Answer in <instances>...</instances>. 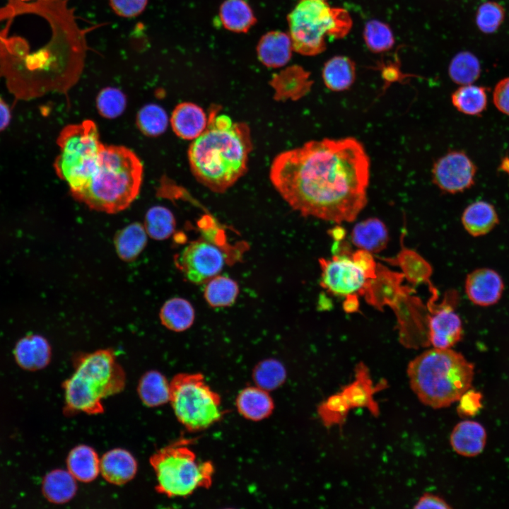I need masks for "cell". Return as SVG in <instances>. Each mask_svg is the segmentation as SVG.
Segmentation results:
<instances>
[{
    "mask_svg": "<svg viewBox=\"0 0 509 509\" xmlns=\"http://www.w3.org/2000/svg\"><path fill=\"white\" fill-rule=\"evenodd\" d=\"M293 44L289 35L272 31L264 35L257 47L260 62L269 67H281L290 59Z\"/></svg>",
    "mask_w": 509,
    "mask_h": 509,
    "instance_id": "21",
    "label": "cell"
},
{
    "mask_svg": "<svg viewBox=\"0 0 509 509\" xmlns=\"http://www.w3.org/2000/svg\"><path fill=\"white\" fill-rule=\"evenodd\" d=\"M136 123L143 134L147 136H158L166 130L168 117L160 106L148 104L138 112Z\"/></svg>",
    "mask_w": 509,
    "mask_h": 509,
    "instance_id": "35",
    "label": "cell"
},
{
    "mask_svg": "<svg viewBox=\"0 0 509 509\" xmlns=\"http://www.w3.org/2000/svg\"><path fill=\"white\" fill-rule=\"evenodd\" d=\"M252 148L250 130L224 114L211 112L206 129L193 140L188 160L196 179L211 191L223 193L247 170Z\"/></svg>",
    "mask_w": 509,
    "mask_h": 509,
    "instance_id": "2",
    "label": "cell"
},
{
    "mask_svg": "<svg viewBox=\"0 0 509 509\" xmlns=\"http://www.w3.org/2000/svg\"><path fill=\"white\" fill-rule=\"evenodd\" d=\"M137 392L141 402L149 407L159 406L170 402V382L157 370L148 371L141 376Z\"/></svg>",
    "mask_w": 509,
    "mask_h": 509,
    "instance_id": "29",
    "label": "cell"
},
{
    "mask_svg": "<svg viewBox=\"0 0 509 509\" xmlns=\"http://www.w3.org/2000/svg\"><path fill=\"white\" fill-rule=\"evenodd\" d=\"M496 108L509 115V77L501 80L496 86L493 94Z\"/></svg>",
    "mask_w": 509,
    "mask_h": 509,
    "instance_id": "43",
    "label": "cell"
},
{
    "mask_svg": "<svg viewBox=\"0 0 509 509\" xmlns=\"http://www.w3.org/2000/svg\"><path fill=\"white\" fill-rule=\"evenodd\" d=\"M370 164L356 139H324L278 154L269 177L301 215L341 223L354 221L367 204Z\"/></svg>",
    "mask_w": 509,
    "mask_h": 509,
    "instance_id": "1",
    "label": "cell"
},
{
    "mask_svg": "<svg viewBox=\"0 0 509 509\" xmlns=\"http://www.w3.org/2000/svg\"><path fill=\"white\" fill-rule=\"evenodd\" d=\"M20 1H30V0H20Z\"/></svg>",
    "mask_w": 509,
    "mask_h": 509,
    "instance_id": "47",
    "label": "cell"
},
{
    "mask_svg": "<svg viewBox=\"0 0 509 509\" xmlns=\"http://www.w3.org/2000/svg\"><path fill=\"white\" fill-rule=\"evenodd\" d=\"M321 1H325V0H321Z\"/></svg>",
    "mask_w": 509,
    "mask_h": 509,
    "instance_id": "48",
    "label": "cell"
},
{
    "mask_svg": "<svg viewBox=\"0 0 509 509\" xmlns=\"http://www.w3.org/2000/svg\"><path fill=\"white\" fill-rule=\"evenodd\" d=\"M322 78L329 90L336 92L346 90L356 78L355 64L347 57H334L324 64Z\"/></svg>",
    "mask_w": 509,
    "mask_h": 509,
    "instance_id": "27",
    "label": "cell"
},
{
    "mask_svg": "<svg viewBox=\"0 0 509 509\" xmlns=\"http://www.w3.org/2000/svg\"><path fill=\"white\" fill-rule=\"evenodd\" d=\"M59 153L54 163L57 176L64 181L72 194L88 183L104 144L96 124L90 119L69 124L59 134Z\"/></svg>",
    "mask_w": 509,
    "mask_h": 509,
    "instance_id": "8",
    "label": "cell"
},
{
    "mask_svg": "<svg viewBox=\"0 0 509 509\" xmlns=\"http://www.w3.org/2000/svg\"><path fill=\"white\" fill-rule=\"evenodd\" d=\"M100 459L93 448L86 445L74 447L66 460L67 470L79 481L88 483L100 472Z\"/></svg>",
    "mask_w": 509,
    "mask_h": 509,
    "instance_id": "25",
    "label": "cell"
},
{
    "mask_svg": "<svg viewBox=\"0 0 509 509\" xmlns=\"http://www.w3.org/2000/svg\"><path fill=\"white\" fill-rule=\"evenodd\" d=\"M431 172L434 184L442 192L456 194L474 185L476 167L464 152L452 151L435 162Z\"/></svg>",
    "mask_w": 509,
    "mask_h": 509,
    "instance_id": "12",
    "label": "cell"
},
{
    "mask_svg": "<svg viewBox=\"0 0 509 509\" xmlns=\"http://www.w3.org/2000/svg\"><path fill=\"white\" fill-rule=\"evenodd\" d=\"M474 365L452 349L433 348L409 362L407 375L419 400L440 409L458 401L471 387Z\"/></svg>",
    "mask_w": 509,
    "mask_h": 509,
    "instance_id": "4",
    "label": "cell"
},
{
    "mask_svg": "<svg viewBox=\"0 0 509 509\" xmlns=\"http://www.w3.org/2000/svg\"><path fill=\"white\" fill-rule=\"evenodd\" d=\"M127 105L124 93L115 87L102 89L96 98V107L105 118L115 119L123 113Z\"/></svg>",
    "mask_w": 509,
    "mask_h": 509,
    "instance_id": "38",
    "label": "cell"
},
{
    "mask_svg": "<svg viewBox=\"0 0 509 509\" xmlns=\"http://www.w3.org/2000/svg\"><path fill=\"white\" fill-rule=\"evenodd\" d=\"M450 78L459 85L472 84L481 73L477 58L469 52H461L452 59L448 69Z\"/></svg>",
    "mask_w": 509,
    "mask_h": 509,
    "instance_id": "34",
    "label": "cell"
},
{
    "mask_svg": "<svg viewBox=\"0 0 509 509\" xmlns=\"http://www.w3.org/2000/svg\"><path fill=\"white\" fill-rule=\"evenodd\" d=\"M236 406L243 417L255 421L267 418L274 407L269 392L257 385L243 389L237 397Z\"/></svg>",
    "mask_w": 509,
    "mask_h": 509,
    "instance_id": "23",
    "label": "cell"
},
{
    "mask_svg": "<svg viewBox=\"0 0 509 509\" xmlns=\"http://www.w3.org/2000/svg\"><path fill=\"white\" fill-rule=\"evenodd\" d=\"M14 356L21 368L37 370L45 368L49 363L51 347L43 337L30 334L18 341L14 349Z\"/></svg>",
    "mask_w": 509,
    "mask_h": 509,
    "instance_id": "18",
    "label": "cell"
},
{
    "mask_svg": "<svg viewBox=\"0 0 509 509\" xmlns=\"http://www.w3.org/2000/svg\"><path fill=\"white\" fill-rule=\"evenodd\" d=\"M399 72L398 70L393 66H388L383 69L382 76L386 81L392 83L398 79Z\"/></svg>",
    "mask_w": 509,
    "mask_h": 509,
    "instance_id": "46",
    "label": "cell"
},
{
    "mask_svg": "<svg viewBox=\"0 0 509 509\" xmlns=\"http://www.w3.org/2000/svg\"><path fill=\"white\" fill-rule=\"evenodd\" d=\"M501 276L495 270L483 267L470 272L464 283L468 299L474 305L488 307L496 304L504 291Z\"/></svg>",
    "mask_w": 509,
    "mask_h": 509,
    "instance_id": "14",
    "label": "cell"
},
{
    "mask_svg": "<svg viewBox=\"0 0 509 509\" xmlns=\"http://www.w3.org/2000/svg\"><path fill=\"white\" fill-rule=\"evenodd\" d=\"M462 223L472 236L479 237L490 233L499 222L494 206L485 201H475L463 211Z\"/></svg>",
    "mask_w": 509,
    "mask_h": 509,
    "instance_id": "22",
    "label": "cell"
},
{
    "mask_svg": "<svg viewBox=\"0 0 509 509\" xmlns=\"http://www.w3.org/2000/svg\"><path fill=\"white\" fill-rule=\"evenodd\" d=\"M74 362V373L63 383L66 412L103 413V399L120 392L126 382L115 351L104 349L79 353Z\"/></svg>",
    "mask_w": 509,
    "mask_h": 509,
    "instance_id": "5",
    "label": "cell"
},
{
    "mask_svg": "<svg viewBox=\"0 0 509 509\" xmlns=\"http://www.w3.org/2000/svg\"><path fill=\"white\" fill-rule=\"evenodd\" d=\"M170 385V402L177 419L187 430L207 428L222 418L221 398L201 373L177 374Z\"/></svg>",
    "mask_w": 509,
    "mask_h": 509,
    "instance_id": "9",
    "label": "cell"
},
{
    "mask_svg": "<svg viewBox=\"0 0 509 509\" xmlns=\"http://www.w3.org/2000/svg\"><path fill=\"white\" fill-rule=\"evenodd\" d=\"M159 318L167 329L180 332L193 324L195 312L192 304L182 298H172L165 302L160 310Z\"/></svg>",
    "mask_w": 509,
    "mask_h": 509,
    "instance_id": "26",
    "label": "cell"
},
{
    "mask_svg": "<svg viewBox=\"0 0 509 509\" xmlns=\"http://www.w3.org/2000/svg\"><path fill=\"white\" fill-rule=\"evenodd\" d=\"M504 18L503 7L493 1L481 4L476 15L478 28L485 33H492L500 26Z\"/></svg>",
    "mask_w": 509,
    "mask_h": 509,
    "instance_id": "40",
    "label": "cell"
},
{
    "mask_svg": "<svg viewBox=\"0 0 509 509\" xmlns=\"http://www.w3.org/2000/svg\"><path fill=\"white\" fill-rule=\"evenodd\" d=\"M288 20L293 48L305 55L323 52L327 37L342 38L352 26L348 11L321 0H300Z\"/></svg>",
    "mask_w": 509,
    "mask_h": 509,
    "instance_id": "6",
    "label": "cell"
},
{
    "mask_svg": "<svg viewBox=\"0 0 509 509\" xmlns=\"http://www.w3.org/2000/svg\"><path fill=\"white\" fill-rule=\"evenodd\" d=\"M11 119V112L8 106L0 98V131L4 129Z\"/></svg>",
    "mask_w": 509,
    "mask_h": 509,
    "instance_id": "45",
    "label": "cell"
},
{
    "mask_svg": "<svg viewBox=\"0 0 509 509\" xmlns=\"http://www.w3.org/2000/svg\"><path fill=\"white\" fill-rule=\"evenodd\" d=\"M486 437V430L481 423L465 420L454 427L450 442L457 454L464 457H474L484 450Z\"/></svg>",
    "mask_w": 509,
    "mask_h": 509,
    "instance_id": "17",
    "label": "cell"
},
{
    "mask_svg": "<svg viewBox=\"0 0 509 509\" xmlns=\"http://www.w3.org/2000/svg\"><path fill=\"white\" fill-rule=\"evenodd\" d=\"M224 27L235 32H246L255 23V16L244 0H226L220 9Z\"/></svg>",
    "mask_w": 509,
    "mask_h": 509,
    "instance_id": "31",
    "label": "cell"
},
{
    "mask_svg": "<svg viewBox=\"0 0 509 509\" xmlns=\"http://www.w3.org/2000/svg\"><path fill=\"white\" fill-rule=\"evenodd\" d=\"M414 508L448 509L451 506L442 498L431 493H424L414 506Z\"/></svg>",
    "mask_w": 509,
    "mask_h": 509,
    "instance_id": "44",
    "label": "cell"
},
{
    "mask_svg": "<svg viewBox=\"0 0 509 509\" xmlns=\"http://www.w3.org/2000/svg\"><path fill=\"white\" fill-rule=\"evenodd\" d=\"M481 399L480 392L469 389L459 399L458 414L465 416L474 415L481 407Z\"/></svg>",
    "mask_w": 509,
    "mask_h": 509,
    "instance_id": "42",
    "label": "cell"
},
{
    "mask_svg": "<svg viewBox=\"0 0 509 509\" xmlns=\"http://www.w3.org/2000/svg\"><path fill=\"white\" fill-rule=\"evenodd\" d=\"M428 341L433 348L451 349L462 337L463 326L452 305L444 304L428 317Z\"/></svg>",
    "mask_w": 509,
    "mask_h": 509,
    "instance_id": "13",
    "label": "cell"
},
{
    "mask_svg": "<svg viewBox=\"0 0 509 509\" xmlns=\"http://www.w3.org/2000/svg\"><path fill=\"white\" fill-rule=\"evenodd\" d=\"M175 226V216L166 207L155 206L146 213L144 226L148 236L154 240L168 239L174 233Z\"/></svg>",
    "mask_w": 509,
    "mask_h": 509,
    "instance_id": "33",
    "label": "cell"
},
{
    "mask_svg": "<svg viewBox=\"0 0 509 509\" xmlns=\"http://www.w3.org/2000/svg\"><path fill=\"white\" fill-rule=\"evenodd\" d=\"M208 119L197 105L184 102L178 104L172 112L170 124L174 133L185 140H194L206 129Z\"/></svg>",
    "mask_w": 509,
    "mask_h": 509,
    "instance_id": "15",
    "label": "cell"
},
{
    "mask_svg": "<svg viewBox=\"0 0 509 509\" xmlns=\"http://www.w3.org/2000/svg\"><path fill=\"white\" fill-rule=\"evenodd\" d=\"M320 285L329 293L349 296L362 290L371 279L352 255H338L320 259Z\"/></svg>",
    "mask_w": 509,
    "mask_h": 509,
    "instance_id": "11",
    "label": "cell"
},
{
    "mask_svg": "<svg viewBox=\"0 0 509 509\" xmlns=\"http://www.w3.org/2000/svg\"><path fill=\"white\" fill-rule=\"evenodd\" d=\"M76 481L68 470L54 469L43 479L42 489L44 496L52 503H65L75 496Z\"/></svg>",
    "mask_w": 509,
    "mask_h": 509,
    "instance_id": "28",
    "label": "cell"
},
{
    "mask_svg": "<svg viewBox=\"0 0 509 509\" xmlns=\"http://www.w3.org/2000/svg\"><path fill=\"white\" fill-rule=\"evenodd\" d=\"M143 172L141 160L131 149L104 145L88 183L72 197L92 210L117 213L137 197Z\"/></svg>",
    "mask_w": 509,
    "mask_h": 509,
    "instance_id": "3",
    "label": "cell"
},
{
    "mask_svg": "<svg viewBox=\"0 0 509 509\" xmlns=\"http://www.w3.org/2000/svg\"><path fill=\"white\" fill-rule=\"evenodd\" d=\"M189 242L175 257L176 267L187 281L202 284L217 276L226 262V253L209 238Z\"/></svg>",
    "mask_w": 509,
    "mask_h": 509,
    "instance_id": "10",
    "label": "cell"
},
{
    "mask_svg": "<svg viewBox=\"0 0 509 509\" xmlns=\"http://www.w3.org/2000/svg\"><path fill=\"white\" fill-rule=\"evenodd\" d=\"M352 243L370 253L383 250L389 241L388 230L379 218H369L357 223L351 234Z\"/></svg>",
    "mask_w": 509,
    "mask_h": 509,
    "instance_id": "20",
    "label": "cell"
},
{
    "mask_svg": "<svg viewBox=\"0 0 509 509\" xmlns=\"http://www.w3.org/2000/svg\"><path fill=\"white\" fill-rule=\"evenodd\" d=\"M379 389L380 387L373 385L367 367L363 363H359L356 368V380L345 386L341 393L350 408L365 407L373 415L377 416L379 409L373 399V394Z\"/></svg>",
    "mask_w": 509,
    "mask_h": 509,
    "instance_id": "19",
    "label": "cell"
},
{
    "mask_svg": "<svg viewBox=\"0 0 509 509\" xmlns=\"http://www.w3.org/2000/svg\"><path fill=\"white\" fill-rule=\"evenodd\" d=\"M100 473L109 483L123 485L131 481L137 472V462L134 457L122 448L112 449L100 459Z\"/></svg>",
    "mask_w": 509,
    "mask_h": 509,
    "instance_id": "16",
    "label": "cell"
},
{
    "mask_svg": "<svg viewBox=\"0 0 509 509\" xmlns=\"http://www.w3.org/2000/svg\"><path fill=\"white\" fill-rule=\"evenodd\" d=\"M363 38L368 48L375 53L387 52L394 44V35L389 25L378 20L366 23Z\"/></svg>",
    "mask_w": 509,
    "mask_h": 509,
    "instance_id": "37",
    "label": "cell"
},
{
    "mask_svg": "<svg viewBox=\"0 0 509 509\" xmlns=\"http://www.w3.org/2000/svg\"><path fill=\"white\" fill-rule=\"evenodd\" d=\"M451 100L459 112L472 116L481 115L488 102L486 88L473 84L461 86L452 94Z\"/></svg>",
    "mask_w": 509,
    "mask_h": 509,
    "instance_id": "30",
    "label": "cell"
},
{
    "mask_svg": "<svg viewBox=\"0 0 509 509\" xmlns=\"http://www.w3.org/2000/svg\"><path fill=\"white\" fill-rule=\"evenodd\" d=\"M350 406L341 392L330 396L318 407V414L327 426L341 424L346 417Z\"/></svg>",
    "mask_w": 509,
    "mask_h": 509,
    "instance_id": "39",
    "label": "cell"
},
{
    "mask_svg": "<svg viewBox=\"0 0 509 509\" xmlns=\"http://www.w3.org/2000/svg\"><path fill=\"white\" fill-rule=\"evenodd\" d=\"M111 8L118 16L134 18L146 8L148 0H109Z\"/></svg>",
    "mask_w": 509,
    "mask_h": 509,
    "instance_id": "41",
    "label": "cell"
},
{
    "mask_svg": "<svg viewBox=\"0 0 509 509\" xmlns=\"http://www.w3.org/2000/svg\"><path fill=\"white\" fill-rule=\"evenodd\" d=\"M147 241L148 234L139 222H134L118 230L113 240L117 255L127 262H133L139 256Z\"/></svg>",
    "mask_w": 509,
    "mask_h": 509,
    "instance_id": "24",
    "label": "cell"
},
{
    "mask_svg": "<svg viewBox=\"0 0 509 509\" xmlns=\"http://www.w3.org/2000/svg\"><path fill=\"white\" fill-rule=\"evenodd\" d=\"M180 440L164 447L150 458L156 476L158 493L168 497L187 496L199 488H209L212 483L213 464L200 462L187 445Z\"/></svg>",
    "mask_w": 509,
    "mask_h": 509,
    "instance_id": "7",
    "label": "cell"
},
{
    "mask_svg": "<svg viewBox=\"0 0 509 509\" xmlns=\"http://www.w3.org/2000/svg\"><path fill=\"white\" fill-rule=\"evenodd\" d=\"M286 378V371L284 366L280 361L274 358H268L259 362L253 371V378L256 385L268 392L281 385Z\"/></svg>",
    "mask_w": 509,
    "mask_h": 509,
    "instance_id": "36",
    "label": "cell"
},
{
    "mask_svg": "<svg viewBox=\"0 0 509 509\" xmlns=\"http://www.w3.org/2000/svg\"><path fill=\"white\" fill-rule=\"evenodd\" d=\"M204 297L213 308L233 305L238 296L239 287L235 281L226 276H216L206 282Z\"/></svg>",
    "mask_w": 509,
    "mask_h": 509,
    "instance_id": "32",
    "label": "cell"
}]
</instances>
